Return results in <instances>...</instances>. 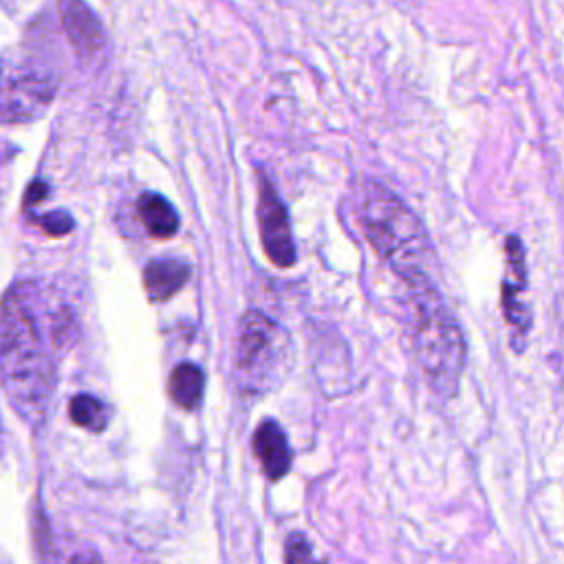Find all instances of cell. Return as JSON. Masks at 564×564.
Here are the masks:
<instances>
[{
	"label": "cell",
	"mask_w": 564,
	"mask_h": 564,
	"mask_svg": "<svg viewBox=\"0 0 564 564\" xmlns=\"http://www.w3.org/2000/svg\"><path fill=\"white\" fill-rule=\"evenodd\" d=\"M70 421L84 430L101 432L108 423V408L93 394H75L68 405Z\"/></svg>",
	"instance_id": "obj_13"
},
{
	"label": "cell",
	"mask_w": 564,
	"mask_h": 564,
	"mask_svg": "<svg viewBox=\"0 0 564 564\" xmlns=\"http://www.w3.org/2000/svg\"><path fill=\"white\" fill-rule=\"evenodd\" d=\"M414 357L427 383L452 397L465 366V337L434 282L410 286Z\"/></svg>",
	"instance_id": "obj_3"
},
{
	"label": "cell",
	"mask_w": 564,
	"mask_h": 564,
	"mask_svg": "<svg viewBox=\"0 0 564 564\" xmlns=\"http://www.w3.org/2000/svg\"><path fill=\"white\" fill-rule=\"evenodd\" d=\"M284 562L286 564H315L311 544L302 533H291L284 544Z\"/></svg>",
	"instance_id": "obj_14"
},
{
	"label": "cell",
	"mask_w": 564,
	"mask_h": 564,
	"mask_svg": "<svg viewBox=\"0 0 564 564\" xmlns=\"http://www.w3.org/2000/svg\"><path fill=\"white\" fill-rule=\"evenodd\" d=\"M189 280V264L178 258H154L143 269V286L150 300L163 302L176 295Z\"/></svg>",
	"instance_id": "obj_9"
},
{
	"label": "cell",
	"mask_w": 564,
	"mask_h": 564,
	"mask_svg": "<svg viewBox=\"0 0 564 564\" xmlns=\"http://www.w3.org/2000/svg\"><path fill=\"white\" fill-rule=\"evenodd\" d=\"M275 326L260 313H247L240 326V368L253 372L273 352Z\"/></svg>",
	"instance_id": "obj_8"
},
{
	"label": "cell",
	"mask_w": 564,
	"mask_h": 564,
	"mask_svg": "<svg viewBox=\"0 0 564 564\" xmlns=\"http://www.w3.org/2000/svg\"><path fill=\"white\" fill-rule=\"evenodd\" d=\"M505 256H507V275L502 282V311L509 326H513L518 337H522L529 328V308L520 300V293L527 289V267H524V249L518 236H507Z\"/></svg>",
	"instance_id": "obj_6"
},
{
	"label": "cell",
	"mask_w": 564,
	"mask_h": 564,
	"mask_svg": "<svg viewBox=\"0 0 564 564\" xmlns=\"http://www.w3.org/2000/svg\"><path fill=\"white\" fill-rule=\"evenodd\" d=\"M203 381H205L203 370L196 364L192 361L178 364L167 379L170 399L183 410H196L203 397Z\"/></svg>",
	"instance_id": "obj_12"
},
{
	"label": "cell",
	"mask_w": 564,
	"mask_h": 564,
	"mask_svg": "<svg viewBox=\"0 0 564 564\" xmlns=\"http://www.w3.org/2000/svg\"><path fill=\"white\" fill-rule=\"evenodd\" d=\"M253 454L258 456L269 480H280L291 469V449L282 427L267 419L253 432Z\"/></svg>",
	"instance_id": "obj_7"
},
{
	"label": "cell",
	"mask_w": 564,
	"mask_h": 564,
	"mask_svg": "<svg viewBox=\"0 0 564 564\" xmlns=\"http://www.w3.org/2000/svg\"><path fill=\"white\" fill-rule=\"evenodd\" d=\"M0 375L18 414L40 419L53 390V364L26 289L20 286L0 302Z\"/></svg>",
	"instance_id": "obj_1"
},
{
	"label": "cell",
	"mask_w": 564,
	"mask_h": 564,
	"mask_svg": "<svg viewBox=\"0 0 564 564\" xmlns=\"http://www.w3.org/2000/svg\"><path fill=\"white\" fill-rule=\"evenodd\" d=\"M55 95V79L24 59L0 62V121L24 123L40 117Z\"/></svg>",
	"instance_id": "obj_4"
},
{
	"label": "cell",
	"mask_w": 564,
	"mask_h": 564,
	"mask_svg": "<svg viewBox=\"0 0 564 564\" xmlns=\"http://www.w3.org/2000/svg\"><path fill=\"white\" fill-rule=\"evenodd\" d=\"M68 564H104L97 553H77L70 557Z\"/></svg>",
	"instance_id": "obj_16"
},
{
	"label": "cell",
	"mask_w": 564,
	"mask_h": 564,
	"mask_svg": "<svg viewBox=\"0 0 564 564\" xmlns=\"http://www.w3.org/2000/svg\"><path fill=\"white\" fill-rule=\"evenodd\" d=\"M62 22H64V31H66L70 44L79 53L90 55V53H97L101 48L104 31H101L97 18L90 13L88 7L79 4V2L66 4Z\"/></svg>",
	"instance_id": "obj_10"
},
{
	"label": "cell",
	"mask_w": 564,
	"mask_h": 564,
	"mask_svg": "<svg viewBox=\"0 0 564 564\" xmlns=\"http://www.w3.org/2000/svg\"><path fill=\"white\" fill-rule=\"evenodd\" d=\"M40 225H42L44 229L55 231V234H64V231H68V229L73 227V220H70L64 212H53V214L44 216V218L40 220Z\"/></svg>",
	"instance_id": "obj_15"
},
{
	"label": "cell",
	"mask_w": 564,
	"mask_h": 564,
	"mask_svg": "<svg viewBox=\"0 0 564 564\" xmlns=\"http://www.w3.org/2000/svg\"><path fill=\"white\" fill-rule=\"evenodd\" d=\"M258 223H260V238H262L267 258L278 267H291L295 262V247L291 238L289 214L275 187L269 181H262L260 185Z\"/></svg>",
	"instance_id": "obj_5"
},
{
	"label": "cell",
	"mask_w": 564,
	"mask_h": 564,
	"mask_svg": "<svg viewBox=\"0 0 564 564\" xmlns=\"http://www.w3.org/2000/svg\"><path fill=\"white\" fill-rule=\"evenodd\" d=\"M137 214L152 238H172L178 229V216L167 198L154 192H143L137 200Z\"/></svg>",
	"instance_id": "obj_11"
},
{
	"label": "cell",
	"mask_w": 564,
	"mask_h": 564,
	"mask_svg": "<svg viewBox=\"0 0 564 564\" xmlns=\"http://www.w3.org/2000/svg\"><path fill=\"white\" fill-rule=\"evenodd\" d=\"M361 223L375 251L408 286L434 282V249L421 218L388 187L368 183Z\"/></svg>",
	"instance_id": "obj_2"
}]
</instances>
